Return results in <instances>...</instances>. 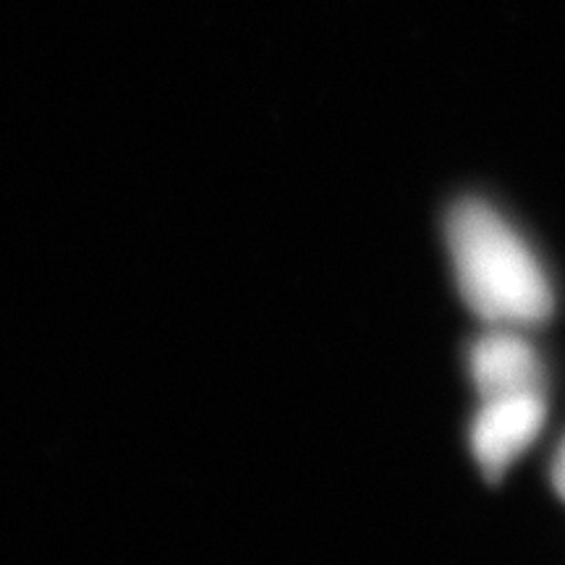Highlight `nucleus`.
Wrapping results in <instances>:
<instances>
[{
	"label": "nucleus",
	"instance_id": "nucleus-1",
	"mask_svg": "<svg viewBox=\"0 0 565 565\" xmlns=\"http://www.w3.org/2000/svg\"><path fill=\"white\" fill-rule=\"evenodd\" d=\"M445 238L463 301L492 324H540L553 315V288L524 238L482 200L456 202Z\"/></svg>",
	"mask_w": 565,
	"mask_h": 565
},
{
	"label": "nucleus",
	"instance_id": "nucleus-2",
	"mask_svg": "<svg viewBox=\"0 0 565 565\" xmlns=\"http://www.w3.org/2000/svg\"><path fill=\"white\" fill-rule=\"evenodd\" d=\"M545 414L542 393L484 401L471 422V454L490 482H500L508 466L536 440Z\"/></svg>",
	"mask_w": 565,
	"mask_h": 565
},
{
	"label": "nucleus",
	"instance_id": "nucleus-3",
	"mask_svg": "<svg viewBox=\"0 0 565 565\" xmlns=\"http://www.w3.org/2000/svg\"><path fill=\"white\" fill-rule=\"evenodd\" d=\"M469 372L484 401L542 393V364L536 351L515 333L477 338L469 351Z\"/></svg>",
	"mask_w": 565,
	"mask_h": 565
},
{
	"label": "nucleus",
	"instance_id": "nucleus-4",
	"mask_svg": "<svg viewBox=\"0 0 565 565\" xmlns=\"http://www.w3.org/2000/svg\"><path fill=\"white\" fill-rule=\"evenodd\" d=\"M553 487H555V492L565 500V440L561 448H557L555 461H553Z\"/></svg>",
	"mask_w": 565,
	"mask_h": 565
}]
</instances>
